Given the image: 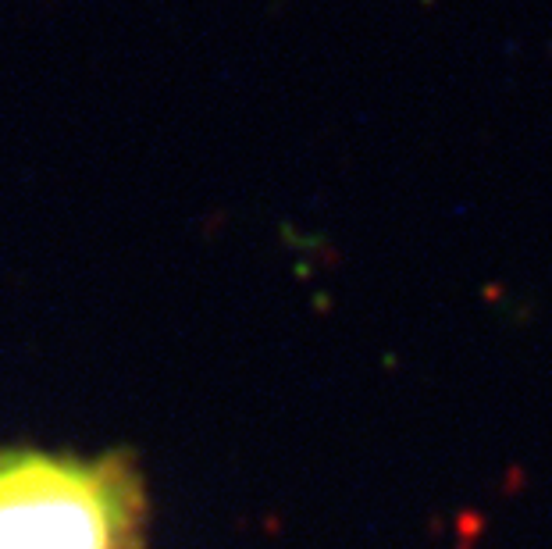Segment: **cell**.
<instances>
[{"label": "cell", "instance_id": "1", "mask_svg": "<svg viewBox=\"0 0 552 549\" xmlns=\"http://www.w3.org/2000/svg\"><path fill=\"white\" fill-rule=\"evenodd\" d=\"M147 489L129 453L0 446V549H143Z\"/></svg>", "mask_w": 552, "mask_h": 549}]
</instances>
